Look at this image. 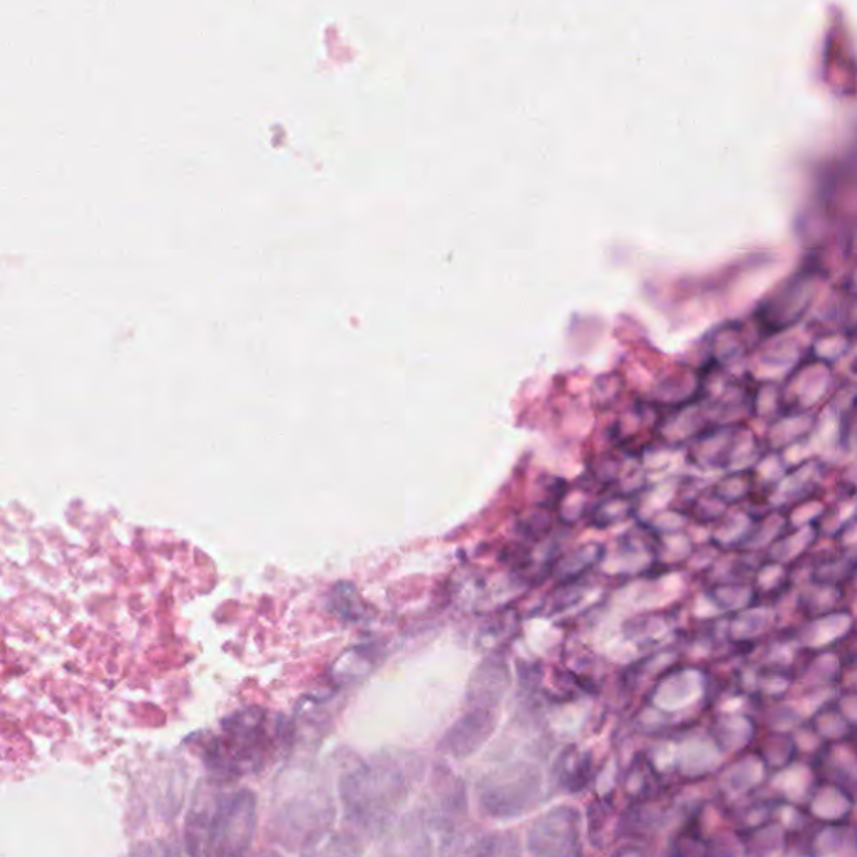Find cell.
Wrapping results in <instances>:
<instances>
[{
    "label": "cell",
    "mask_w": 857,
    "mask_h": 857,
    "mask_svg": "<svg viewBox=\"0 0 857 857\" xmlns=\"http://www.w3.org/2000/svg\"><path fill=\"white\" fill-rule=\"evenodd\" d=\"M283 727V717L260 708L232 714L223 720L222 733L206 747V768L225 778L260 772L271 753L280 749Z\"/></svg>",
    "instance_id": "6da1fadb"
},
{
    "label": "cell",
    "mask_w": 857,
    "mask_h": 857,
    "mask_svg": "<svg viewBox=\"0 0 857 857\" xmlns=\"http://www.w3.org/2000/svg\"><path fill=\"white\" fill-rule=\"evenodd\" d=\"M257 824L251 792L222 795L188 817L186 839L193 854H242L250 847Z\"/></svg>",
    "instance_id": "7a4b0ae2"
},
{
    "label": "cell",
    "mask_w": 857,
    "mask_h": 857,
    "mask_svg": "<svg viewBox=\"0 0 857 857\" xmlns=\"http://www.w3.org/2000/svg\"><path fill=\"white\" fill-rule=\"evenodd\" d=\"M578 821L574 808L561 807L546 814L533 829V850L536 854H580Z\"/></svg>",
    "instance_id": "3957f363"
},
{
    "label": "cell",
    "mask_w": 857,
    "mask_h": 857,
    "mask_svg": "<svg viewBox=\"0 0 857 857\" xmlns=\"http://www.w3.org/2000/svg\"><path fill=\"white\" fill-rule=\"evenodd\" d=\"M588 775H590L588 757L577 756V752L569 750L559 760V778H561L563 785H566L569 791L583 788L590 779Z\"/></svg>",
    "instance_id": "277c9868"
},
{
    "label": "cell",
    "mask_w": 857,
    "mask_h": 857,
    "mask_svg": "<svg viewBox=\"0 0 857 857\" xmlns=\"http://www.w3.org/2000/svg\"><path fill=\"white\" fill-rule=\"evenodd\" d=\"M330 607H332L333 613L341 614L342 618L351 620V622L362 618L357 593H355V590L351 585L341 583L333 588L332 598H330Z\"/></svg>",
    "instance_id": "5b68a950"
}]
</instances>
